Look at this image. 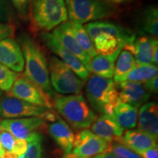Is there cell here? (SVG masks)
Masks as SVG:
<instances>
[{"instance_id":"4dcf8cb0","label":"cell","mask_w":158,"mask_h":158,"mask_svg":"<svg viewBox=\"0 0 158 158\" xmlns=\"http://www.w3.org/2000/svg\"><path fill=\"white\" fill-rule=\"evenodd\" d=\"M9 0H0V23H7L13 18V9Z\"/></svg>"},{"instance_id":"f1b7e54d","label":"cell","mask_w":158,"mask_h":158,"mask_svg":"<svg viewBox=\"0 0 158 158\" xmlns=\"http://www.w3.org/2000/svg\"><path fill=\"white\" fill-rule=\"evenodd\" d=\"M107 151L116 158H143L135 152L116 141L110 142Z\"/></svg>"},{"instance_id":"836d02e7","label":"cell","mask_w":158,"mask_h":158,"mask_svg":"<svg viewBox=\"0 0 158 158\" xmlns=\"http://www.w3.org/2000/svg\"><path fill=\"white\" fill-rule=\"evenodd\" d=\"M15 27L12 23H0V40L13 36Z\"/></svg>"},{"instance_id":"52a82bcc","label":"cell","mask_w":158,"mask_h":158,"mask_svg":"<svg viewBox=\"0 0 158 158\" xmlns=\"http://www.w3.org/2000/svg\"><path fill=\"white\" fill-rule=\"evenodd\" d=\"M7 93V95L10 97L49 109L54 106L52 98L24 76H18Z\"/></svg>"},{"instance_id":"2e32d148","label":"cell","mask_w":158,"mask_h":158,"mask_svg":"<svg viewBox=\"0 0 158 158\" xmlns=\"http://www.w3.org/2000/svg\"><path fill=\"white\" fill-rule=\"evenodd\" d=\"M158 47L157 39L149 36L136 37L123 49L130 51L138 64H152L154 51Z\"/></svg>"},{"instance_id":"44dd1931","label":"cell","mask_w":158,"mask_h":158,"mask_svg":"<svg viewBox=\"0 0 158 158\" xmlns=\"http://www.w3.org/2000/svg\"><path fill=\"white\" fill-rule=\"evenodd\" d=\"M122 49L123 48L121 47L111 54H98L94 56L91 59L89 73L102 78H113L116 61Z\"/></svg>"},{"instance_id":"ee69618b","label":"cell","mask_w":158,"mask_h":158,"mask_svg":"<svg viewBox=\"0 0 158 158\" xmlns=\"http://www.w3.org/2000/svg\"><path fill=\"white\" fill-rule=\"evenodd\" d=\"M19 158H23V156H20V157H19Z\"/></svg>"},{"instance_id":"7a4b0ae2","label":"cell","mask_w":158,"mask_h":158,"mask_svg":"<svg viewBox=\"0 0 158 158\" xmlns=\"http://www.w3.org/2000/svg\"><path fill=\"white\" fill-rule=\"evenodd\" d=\"M54 99L57 112L73 129H86L98 118L81 94L56 95Z\"/></svg>"},{"instance_id":"603a6c76","label":"cell","mask_w":158,"mask_h":158,"mask_svg":"<svg viewBox=\"0 0 158 158\" xmlns=\"http://www.w3.org/2000/svg\"><path fill=\"white\" fill-rule=\"evenodd\" d=\"M113 115L123 129L132 130L137 125L138 108L119 101L114 108Z\"/></svg>"},{"instance_id":"f546056e","label":"cell","mask_w":158,"mask_h":158,"mask_svg":"<svg viewBox=\"0 0 158 158\" xmlns=\"http://www.w3.org/2000/svg\"><path fill=\"white\" fill-rule=\"evenodd\" d=\"M17 77L16 73L0 64V90L8 92Z\"/></svg>"},{"instance_id":"cb8c5ba5","label":"cell","mask_w":158,"mask_h":158,"mask_svg":"<svg viewBox=\"0 0 158 158\" xmlns=\"http://www.w3.org/2000/svg\"><path fill=\"white\" fill-rule=\"evenodd\" d=\"M92 43L97 54L103 55L113 54L117 49L124 46L118 37L108 33H100L92 40Z\"/></svg>"},{"instance_id":"7bdbcfd3","label":"cell","mask_w":158,"mask_h":158,"mask_svg":"<svg viewBox=\"0 0 158 158\" xmlns=\"http://www.w3.org/2000/svg\"><path fill=\"white\" fill-rule=\"evenodd\" d=\"M3 95V93H2V92L1 90H0V98H2V96Z\"/></svg>"},{"instance_id":"ba28073f","label":"cell","mask_w":158,"mask_h":158,"mask_svg":"<svg viewBox=\"0 0 158 158\" xmlns=\"http://www.w3.org/2000/svg\"><path fill=\"white\" fill-rule=\"evenodd\" d=\"M49 108L36 106L8 95L0 98V116L5 119L27 117H40Z\"/></svg>"},{"instance_id":"3957f363","label":"cell","mask_w":158,"mask_h":158,"mask_svg":"<svg viewBox=\"0 0 158 158\" xmlns=\"http://www.w3.org/2000/svg\"><path fill=\"white\" fill-rule=\"evenodd\" d=\"M87 81L86 95L92 108L101 114H113L114 108L120 101L113 79L93 75Z\"/></svg>"},{"instance_id":"d4e9b609","label":"cell","mask_w":158,"mask_h":158,"mask_svg":"<svg viewBox=\"0 0 158 158\" xmlns=\"http://www.w3.org/2000/svg\"><path fill=\"white\" fill-rule=\"evenodd\" d=\"M68 22L71 31L73 34L75 38L76 39L77 42L81 46V48L91 57V59L93 58L98 54L94 49L92 41L89 37L84 27H83L82 24L73 22V21H70Z\"/></svg>"},{"instance_id":"484cf974","label":"cell","mask_w":158,"mask_h":158,"mask_svg":"<svg viewBox=\"0 0 158 158\" xmlns=\"http://www.w3.org/2000/svg\"><path fill=\"white\" fill-rule=\"evenodd\" d=\"M141 28L150 37L157 39L158 37V10L154 5L144 10L141 20Z\"/></svg>"},{"instance_id":"277c9868","label":"cell","mask_w":158,"mask_h":158,"mask_svg":"<svg viewBox=\"0 0 158 158\" xmlns=\"http://www.w3.org/2000/svg\"><path fill=\"white\" fill-rule=\"evenodd\" d=\"M29 15L33 27L48 32L68 19L64 0H31Z\"/></svg>"},{"instance_id":"8fae6325","label":"cell","mask_w":158,"mask_h":158,"mask_svg":"<svg viewBox=\"0 0 158 158\" xmlns=\"http://www.w3.org/2000/svg\"><path fill=\"white\" fill-rule=\"evenodd\" d=\"M45 121L40 117L7 118L0 122V127L9 131L17 139L27 140L33 133L38 132Z\"/></svg>"},{"instance_id":"83f0119b","label":"cell","mask_w":158,"mask_h":158,"mask_svg":"<svg viewBox=\"0 0 158 158\" xmlns=\"http://www.w3.org/2000/svg\"><path fill=\"white\" fill-rule=\"evenodd\" d=\"M43 135L39 132L33 133L26 141L27 148L23 158H43Z\"/></svg>"},{"instance_id":"6da1fadb","label":"cell","mask_w":158,"mask_h":158,"mask_svg":"<svg viewBox=\"0 0 158 158\" xmlns=\"http://www.w3.org/2000/svg\"><path fill=\"white\" fill-rule=\"evenodd\" d=\"M20 43L24 58V76L54 99L56 94L51 87L48 62L42 49L29 36L20 38Z\"/></svg>"},{"instance_id":"e575fe53","label":"cell","mask_w":158,"mask_h":158,"mask_svg":"<svg viewBox=\"0 0 158 158\" xmlns=\"http://www.w3.org/2000/svg\"><path fill=\"white\" fill-rule=\"evenodd\" d=\"M27 148V142L26 140L17 139L15 140L14 145H13L12 152L15 154L18 157L22 156L25 153Z\"/></svg>"},{"instance_id":"60d3db41","label":"cell","mask_w":158,"mask_h":158,"mask_svg":"<svg viewBox=\"0 0 158 158\" xmlns=\"http://www.w3.org/2000/svg\"><path fill=\"white\" fill-rule=\"evenodd\" d=\"M62 158H81V157H80L79 156H78L75 153L73 152H70V153L64 154V155L63 156ZM89 158H94V157H89Z\"/></svg>"},{"instance_id":"4316f807","label":"cell","mask_w":158,"mask_h":158,"mask_svg":"<svg viewBox=\"0 0 158 158\" xmlns=\"http://www.w3.org/2000/svg\"><path fill=\"white\" fill-rule=\"evenodd\" d=\"M137 64L133 55L130 51L122 49L116 61L114 77H118L127 73Z\"/></svg>"},{"instance_id":"30bf717a","label":"cell","mask_w":158,"mask_h":158,"mask_svg":"<svg viewBox=\"0 0 158 158\" xmlns=\"http://www.w3.org/2000/svg\"><path fill=\"white\" fill-rule=\"evenodd\" d=\"M42 39L48 48L58 56L59 59L73 71L83 81L85 82L88 80L89 78V72L87 69L76 56L61 45L52 33H43Z\"/></svg>"},{"instance_id":"4fadbf2b","label":"cell","mask_w":158,"mask_h":158,"mask_svg":"<svg viewBox=\"0 0 158 158\" xmlns=\"http://www.w3.org/2000/svg\"><path fill=\"white\" fill-rule=\"evenodd\" d=\"M54 36L64 48L72 53L83 63L85 68L89 72L91 57L86 54L77 42L73 34L71 31L68 21L62 23L53 30Z\"/></svg>"},{"instance_id":"5bb4252c","label":"cell","mask_w":158,"mask_h":158,"mask_svg":"<svg viewBox=\"0 0 158 158\" xmlns=\"http://www.w3.org/2000/svg\"><path fill=\"white\" fill-rule=\"evenodd\" d=\"M84 27L92 41L100 33H108L116 36L124 45L135 37V35L130 29L124 28L118 23L108 21H93L86 23Z\"/></svg>"},{"instance_id":"74e56055","label":"cell","mask_w":158,"mask_h":158,"mask_svg":"<svg viewBox=\"0 0 158 158\" xmlns=\"http://www.w3.org/2000/svg\"><path fill=\"white\" fill-rule=\"evenodd\" d=\"M94 158H116L115 156L112 155L110 152L106 151L104 152L101 154H99V155L94 156Z\"/></svg>"},{"instance_id":"8d00e7d4","label":"cell","mask_w":158,"mask_h":158,"mask_svg":"<svg viewBox=\"0 0 158 158\" xmlns=\"http://www.w3.org/2000/svg\"><path fill=\"white\" fill-rule=\"evenodd\" d=\"M138 154L143 158H158V147L155 146L145 151L138 152Z\"/></svg>"},{"instance_id":"d590c367","label":"cell","mask_w":158,"mask_h":158,"mask_svg":"<svg viewBox=\"0 0 158 158\" xmlns=\"http://www.w3.org/2000/svg\"><path fill=\"white\" fill-rule=\"evenodd\" d=\"M158 76H156L154 78L149 79L143 83L146 89L150 94H157L158 92Z\"/></svg>"},{"instance_id":"d6986e66","label":"cell","mask_w":158,"mask_h":158,"mask_svg":"<svg viewBox=\"0 0 158 158\" xmlns=\"http://www.w3.org/2000/svg\"><path fill=\"white\" fill-rule=\"evenodd\" d=\"M136 153L157 146V138L139 129L128 130L116 140Z\"/></svg>"},{"instance_id":"e0dca14e","label":"cell","mask_w":158,"mask_h":158,"mask_svg":"<svg viewBox=\"0 0 158 158\" xmlns=\"http://www.w3.org/2000/svg\"><path fill=\"white\" fill-rule=\"evenodd\" d=\"M47 130L64 154L70 153L73 151L76 135L64 120L59 116L56 120L47 124Z\"/></svg>"},{"instance_id":"7dc6e473","label":"cell","mask_w":158,"mask_h":158,"mask_svg":"<svg viewBox=\"0 0 158 158\" xmlns=\"http://www.w3.org/2000/svg\"><path fill=\"white\" fill-rule=\"evenodd\" d=\"M0 122H1V119H0Z\"/></svg>"},{"instance_id":"7c38bea8","label":"cell","mask_w":158,"mask_h":158,"mask_svg":"<svg viewBox=\"0 0 158 158\" xmlns=\"http://www.w3.org/2000/svg\"><path fill=\"white\" fill-rule=\"evenodd\" d=\"M0 64L15 73H21L24 69L21 46L12 37L0 40Z\"/></svg>"},{"instance_id":"9c48e42d","label":"cell","mask_w":158,"mask_h":158,"mask_svg":"<svg viewBox=\"0 0 158 158\" xmlns=\"http://www.w3.org/2000/svg\"><path fill=\"white\" fill-rule=\"evenodd\" d=\"M110 143L91 130L84 129L75 136L72 152L81 158L92 157L107 151Z\"/></svg>"},{"instance_id":"ab89813d","label":"cell","mask_w":158,"mask_h":158,"mask_svg":"<svg viewBox=\"0 0 158 158\" xmlns=\"http://www.w3.org/2000/svg\"><path fill=\"white\" fill-rule=\"evenodd\" d=\"M2 158H19V157L14 154L13 152H5L2 156Z\"/></svg>"},{"instance_id":"5b68a950","label":"cell","mask_w":158,"mask_h":158,"mask_svg":"<svg viewBox=\"0 0 158 158\" xmlns=\"http://www.w3.org/2000/svg\"><path fill=\"white\" fill-rule=\"evenodd\" d=\"M70 21L84 24L106 19L114 14L115 8L98 0H64Z\"/></svg>"},{"instance_id":"9a60e30c","label":"cell","mask_w":158,"mask_h":158,"mask_svg":"<svg viewBox=\"0 0 158 158\" xmlns=\"http://www.w3.org/2000/svg\"><path fill=\"white\" fill-rule=\"evenodd\" d=\"M120 101L138 108L150 98L143 83L124 81L116 84Z\"/></svg>"},{"instance_id":"b9f144b4","label":"cell","mask_w":158,"mask_h":158,"mask_svg":"<svg viewBox=\"0 0 158 158\" xmlns=\"http://www.w3.org/2000/svg\"><path fill=\"white\" fill-rule=\"evenodd\" d=\"M5 153V150L4 149V148L2 146L1 143H0V156H1L2 157V156L4 155V154Z\"/></svg>"},{"instance_id":"ffe728a7","label":"cell","mask_w":158,"mask_h":158,"mask_svg":"<svg viewBox=\"0 0 158 158\" xmlns=\"http://www.w3.org/2000/svg\"><path fill=\"white\" fill-rule=\"evenodd\" d=\"M138 129L158 137V107L155 102H149L141 106L137 117Z\"/></svg>"},{"instance_id":"d6a6232c","label":"cell","mask_w":158,"mask_h":158,"mask_svg":"<svg viewBox=\"0 0 158 158\" xmlns=\"http://www.w3.org/2000/svg\"><path fill=\"white\" fill-rule=\"evenodd\" d=\"M15 138L9 131L0 127V143L2 146L5 152H12L13 145H14Z\"/></svg>"},{"instance_id":"7402d4cb","label":"cell","mask_w":158,"mask_h":158,"mask_svg":"<svg viewBox=\"0 0 158 158\" xmlns=\"http://www.w3.org/2000/svg\"><path fill=\"white\" fill-rule=\"evenodd\" d=\"M157 65L152 64H137L131 70L123 76L114 77V81L116 84L124 81H133L144 83L149 79L157 76Z\"/></svg>"},{"instance_id":"f35d334b","label":"cell","mask_w":158,"mask_h":158,"mask_svg":"<svg viewBox=\"0 0 158 158\" xmlns=\"http://www.w3.org/2000/svg\"><path fill=\"white\" fill-rule=\"evenodd\" d=\"M105 1L112 4H122V3L130 2L133 1V0H105Z\"/></svg>"},{"instance_id":"1f68e13d","label":"cell","mask_w":158,"mask_h":158,"mask_svg":"<svg viewBox=\"0 0 158 158\" xmlns=\"http://www.w3.org/2000/svg\"><path fill=\"white\" fill-rule=\"evenodd\" d=\"M18 14L22 19H27L29 15L31 0H9Z\"/></svg>"},{"instance_id":"bcb514c9","label":"cell","mask_w":158,"mask_h":158,"mask_svg":"<svg viewBox=\"0 0 158 158\" xmlns=\"http://www.w3.org/2000/svg\"><path fill=\"white\" fill-rule=\"evenodd\" d=\"M0 158H2V157H1V156H0Z\"/></svg>"},{"instance_id":"8992f818","label":"cell","mask_w":158,"mask_h":158,"mask_svg":"<svg viewBox=\"0 0 158 158\" xmlns=\"http://www.w3.org/2000/svg\"><path fill=\"white\" fill-rule=\"evenodd\" d=\"M48 64L49 78L53 89L64 95L81 94L84 88L85 82L62 61L53 56Z\"/></svg>"},{"instance_id":"f6af8a7d","label":"cell","mask_w":158,"mask_h":158,"mask_svg":"<svg viewBox=\"0 0 158 158\" xmlns=\"http://www.w3.org/2000/svg\"><path fill=\"white\" fill-rule=\"evenodd\" d=\"M98 1H102V0H98Z\"/></svg>"},{"instance_id":"ac0fdd59","label":"cell","mask_w":158,"mask_h":158,"mask_svg":"<svg viewBox=\"0 0 158 158\" xmlns=\"http://www.w3.org/2000/svg\"><path fill=\"white\" fill-rule=\"evenodd\" d=\"M92 132L108 142L116 141L123 135L124 129L113 114H101L91 125Z\"/></svg>"}]
</instances>
